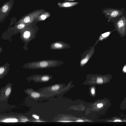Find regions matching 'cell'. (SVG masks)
<instances>
[{
  "label": "cell",
  "instance_id": "cell-1",
  "mask_svg": "<svg viewBox=\"0 0 126 126\" xmlns=\"http://www.w3.org/2000/svg\"><path fill=\"white\" fill-rule=\"evenodd\" d=\"M125 9L122 8L120 9L108 7L102 10V13L107 18L109 22L111 19L119 17L125 13Z\"/></svg>",
  "mask_w": 126,
  "mask_h": 126
},
{
  "label": "cell",
  "instance_id": "cell-2",
  "mask_svg": "<svg viewBox=\"0 0 126 126\" xmlns=\"http://www.w3.org/2000/svg\"><path fill=\"white\" fill-rule=\"evenodd\" d=\"M63 63V62L58 60L43 61L32 63L28 68L30 69L47 68L58 66Z\"/></svg>",
  "mask_w": 126,
  "mask_h": 126
},
{
  "label": "cell",
  "instance_id": "cell-3",
  "mask_svg": "<svg viewBox=\"0 0 126 126\" xmlns=\"http://www.w3.org/2000/svg\"><path fill=\"white\" fill-rule=\"evenodd\" d=\"M51 79V77L47 75H35L26 78L28 82L33 81L36 83L47 82Z\"/></svg>",
  "mask_w": 126,
  "mask_h": 126
},
{
  "label": "cell",
  "instance_id": "cell-4",
  "mask_svg": "<svg viewBox=\"0 0 126 126\" xmlns=\"http://www.w3.org/2000/svg\"><path fill=\"white\" fill-rule=\"evenodd\" d=\"M12 84L9 82L1 88L0 91V100H5L8 99L12 91Z\"/></svg>",
  "mask_w": 126,
  "mask_h": 126
},
{
  "label": "cell",
  "instance_id": "cell-5",
  "mask_svg": "<svg viewBox=\"0 0 126 126\" xmlns=\"http://www.w3.org/2000/svg\"><path fill=\"white\" fill-rule=\"evenodd\" d=\"M94 46L88 50L83 54L81 60L80 65L81 67L84 66L92 57L94 51Z\"/></svg>",
  "mask_w": 126,
  "mask_h": 126
},
{
  "label": "cell",
  "instance_id": "cell-6",
  "mask_svg": "<svg viewBox=\"0 0 126 126\" xmlns=\"http://www.w3.org/2000/svg\"><path fill=\"white\" fill-rule=\"evenodd\" d=\"M24 92L30 97L37 100L41 97H45L41 92L35 91L32 88H28L23 90Z\"/></svg>",
  "mask_w": 126,
  "mask_h": 126
},
{
  "label": "cell",
  "instance_id": "cell-7",
  "mask_svg": "<svg viewBox=\"0 0 126 126\" xmlns=\"http://www.w3.org/2000/svg\"><path fill=\"white\" fill-rule=\"evenodd\" d=\"M51 48L53 49H62L70 47L68 44L61 41L54 42L52 44Z\"/></svg>",
  "mask_w": 126,
  "mask_h": 126
},
{
  "label": "cell",
  "instance_id": "cell-8",
  "mask_svg": "<svg viewBox=\"0 0 126 126\" xmlns=\"http://www.w3.org/2000/svg\"><path fill=\"white\" fill-rule=\"evenodd\" d=\"M79 3L78 2L64 1L62 3L59 2L58 5L59 7L61 8L70 9Z\"/></svg>",
  "mask_w": 126,
  "mask_h": 126
},
{
  "label": "cell",
  "instance_id": "cell-9",
  "mask_svg": "<svg viewBox=\"0 0 126 126\" xmlns=\"http://www.w3.org/2000/svg\"><path fill=\"white\" fill-rule=\"evenodd\" d=\"M18 122V120L15 118L6 117L0 119V122L3 123H16Z\"/></svg>",
  "mask_w": 126,
  "mask_h": 126
},
{
  "label": "cell",
  "instance_id": "cell-10",
  "mask_svg": "<svg viewBox=\"0 0 126 126\" xmlns=\"http://www.w3.org/2000/svg\"><path fill=\"white\" fill-rule=\"evenodd\" d=\"M8 71L6 67L4 66H1L0 68V79L3 78L6 75Z\"/></svg>",
  "mask_w": 126,
  "mask_h": 126
},
{
  "label": "cell",
  "instance_id": "cell-11",
  "mask_svg": "<svg viewBox=\"0 0 126 126\" xmlns=\"http://www.w3.org/2000/svg\"><path fill=\"white\" fill-rule=\"evenodd\" d=\"M120 109L122 110L126 109V96L120 104Z\"/></svg>",
  "mask_w": 126,
  "mask_h": 126
},
{
  "label": "cell",
  "instance_id": "cell-12",
  "mask_svg": "<svg viewBox=\"0 0 126 126\" xmlns=\"http://www.w3.org/2000/svg\"><path fill=\"white\" fill-rule=\"evenodd\" d=\"M30 32L29 31H25L23 34V37L26 39L29 38L30 37Z\"/></svg>",
  "mask_w": 126,
  "mask_h": 126
},
{
  "label": "cell",
  "instance_id": "cell-13",
  "mask_svg": "<svg viewBox=\"0 0 126 126\" xmlns=\"http://www.w3.org/2000/svg\"><path fill=\"white\" fill-rule=\"evenodd\" d=\"M110 32H107L102 34L99 37V40H101L106 38L109 35Z\"/></svg>",
  "mask_w": 126,
  "mask_h": 126
},
{
  "label": "cell",
  "instance_id": "cell-14",
  "mask_svg": "<svg viewBox=\"0 0 126 126\" xmlns=\"http://www.w3.org/2000/svg\"><path fill=\"white\" fill-rule=\"evenodd\" d=\"M9 7L7 5H5L3 6L2 8V12L4 13L6 12L8 10Z\"/></svg>",
  "mask_w": 126,
  "mask_h": 126
},
{
  "label": "cell",
  "instance_id": "cell-15",
  "mask_svg": "<svg viewBox=\"0 0 126 126\" xmlns=\"http://www.w3.org/2000/svg\"><path fill=\"white\" fill-rule=\"evenodd\" d=\"M20 120V122H26L29 121L28 118L24 117H21Z\"/></svg>",
  "mask_w": 126,
  "mask_h": 126
},
{
  "label": "cell",
  "instance_id": "cell-16",
  "mask_svg": "<svg viewBox=\"0 0 126 126\" xmlns=\"http://www.w3.org/2000/svg\"><path fill=\"white\" fill-rule=\"evenodd\" d=\"M30 21V18L29 16H26L25 17L23 20V22L25 23H27Z\"/></svg>",
  "mask_w": 126,
  "mask_h": 126
},
{
  "label": "cell",
  "instance_id": "cell-17",
  "mask_svg": "<svg viewBox=\"0 0 126 126\" xmlns=\"http://www.w3.org/2000/svg\"><path fill=\"white\" fill-rule=\"evenodd\" d=\"M25 26V25L23 23H21L18 24L17 26V28L19 29H22L24 28Z\"/></svg>",
  "mask_w": 126,
  "mask_h": 126
},
{
  "label": "cell",
  "instance_id": "cell-18",
  "mask_svg": "<svg viewBox=\"0 0 126 126\" xmlns=\"http://www.w3.org/2000/svg\"><path fill=\"white\" fill-rule=\"evenodd\" d=\"M91 94L93 95H94L95 94V89L94 87H92L91 89Z\"/></svg>",
  "mask_w": 126,
  "mask_h": 126
},
{
  "label": "cell",
  "instance_id": "cell-19",
  "mask_svg": "<svg viewBox=\"0 0 126 126\" xmlns=\"http://www.w3.org/2000/svg\"><path fill=\"white\" fill-rule=\"evenodd\" d=\"M32 117L34 118H35V119L38 120L39 119V116H37L35 114H33L32 115Z\"/></svg>",
  "mask_w": 126,
  "mask_h": 126
},
{
  "label": "cell",
  "instance_id": "cell-20",
  "mask_svg": "<svg viewBox=\"0 0 126 126\" xmlns=\"http://www.w3.org/2000/svg\"><path fill=\"white\" fill-rule=\"evenodd\" d=\"M46 18V16L44 15H42L41 16V18L43 20L45 19Z\"/></svg>",
  "mask_w": 126,
  "mask_h": 126
},
{
  "label": "cell",
  "instance_id": "cell-21",
  "mask_svg": "<svg viewBox=\"0 0 126 126\" xmlns=\"http://www.w3.org/2000/svg\"><path fill=\"white\" fill-rule=\"evenodd\" d=\"M123 70L124 72H126V66L124 67Z\"/></svg>",
  "mask_w": 126,
  "mask_h": 126
},
{
  "label": "cell",
  "instance_id": "cell-22",
  "mask_svg": "<svg viewBox=\"0 0 126 126\" xmlns=\"http://www.w3.org/2000/svg\"><path fill=\"white\" fill-rule=\"evenodd\" d=\"M64 0V1H73L74 0Z\"/></svg>",
  "mask_w": 126,
  "mask_h": 126
},
{
  "label": "cell",
  "instance_id": "cell-23",
  "mask_svg": "<svg viewBox=\"0 0 126 126\" xmlns=\"http://www.w3.org/2000/svg\"><path fill=\"white\" fill-rule=\"evenodd\" d=\"M83 121H83L81 120H79L77 121V122H82Z\"/></svg>",
  "mask_w": 126,
  "mask_h": 126
}]
</instances>
